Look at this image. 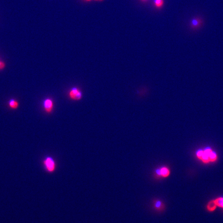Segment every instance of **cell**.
I'll list each match as a JSON object with an SVG mask.
<instances>
[{
	"label": "cell",
	"mask_w": 223,
	"mask_h": 223,
	"mask_svg": "<svg viewBox=\"0 0 223 223\" xmlns=\"http://www.w3.org/2000/svg\"><path fill=\"white\" fill-rule=\"evenodd\" d=\"M213 151V149L210 147H206L204 149H199L196 152V156L197 158L204 164H209L210 163V155Z\"/></svg>",
	"instance_id": "cell-1"
},
{
	"label": "cell",
	"mask_w": 223,
	"mask_h": 223,
	"mask_svg": "<svg viewBox=\"0 0 223 223\" xmlns=\"http://www.w3.org/2000/svg\"><path fill=\"white\" fill-rule=\"evenodd\" d=\"M42 163L44 169L49 173H53L56 171V163L52 156H47L44 159Z\"/></svg>",
	"instance_id": "cell-2"
},
{
	"label": "cell",
	"mask_w": 223,
	"mask_h": 223,
	"mask_svg": "<svg viewBox=\"0 0 223 223\" xmlns=\"http://www.w3.org/2000/svg\"><path fill=\"white\" fill-rule=\"evenodd\" d=\"M69 98L73 101H79L83 98V93L80 88L73 87L72 88L68 93Z\"/></svg>",
	"instance_id": "cell-3"
},
{
	"label": "cell",
	"mask_w": 223,
	"mask_h": 223,
	"mask_svg": "<svg viewBox=\"0 0 223 223\" xmlns=\"http://www.w3.org/2000/svg\"><path fill=\"white\" fill-rule=\"evenodd\" d=\"M170 174V171L169 168L167 166H162L157 168L155 172V176L157 178H166L169 177Z\"/></svg>",
	"instance_id": "cell-4"
},
{
	"label": "cell",
	"mask_w": 223,
	"mask_h": 223,
	"mask_svg": "<svg viewBox=\"0 0 223 223\" xmlns=\"http://www.w3.org/2000/svg\"><path fill=\"white\" fill-rule=\"evenodd\" d=\"M203 20L202 18L195 17L191 19L190 22V27L193 30H196L199 29L203 25Z\"/></svg>",
	"instance_id": "cell-5"
},
{
	"label": "cell",
	"mask_w": 223,
	"mask_h": 223,
	"mask_svg": "<svg viewBox=\"0 0 223 223\" xmlns=\"http://www.w3.org/2000/svg\"><path fill=\"white\" fill-rule=\"evenodd\" d=\"M153 207L154 210L158 212H162L165 209L164 202L159 199H154L153 202Z\"/></svg>",
	"instance_id": "cell-6"
},
{
	"label": "cell",
	"mask_w": 223,
	"mask_h": 223,
	"mask_svg": "<svg viewBox=\"0 0 223 223\" xmlns=\"http://www.w3.org/2000/svg\"><path fill=\"white\" fill-rule=\"evenodd\" d=\"M44 110L47 113H51L52 111L53 110V101L51 99H50V98L46 99L44 101Z\"/></svg>",
	"instance_id": "cell-7"
},
{
	"label": "cell",
	"mask_w": 223,
	"mask_h": 223,
	"mask_svg": "<svg viewBox=\"0 0 223 223\" xmlns=\"http://www.w3.org/2000/svg\"><path fill=\"white\" fill-rule=\"evenodd\" d=\"M217 208V206L216 203L214 202L213 199L210 200L208 202V204L207 205V209L208 211L213 212L216 210Z\"/></svg>",
	"instance_id": "cell-8"
},
{
	"label": "cell",
	"mask_w": 223,
	"mask_h": 223,
	"mask_svg": "<svg viewBox=\"0 0 223 223\" xmlns=\"http://www.w3.org/2000/svg\"><path fill=\"white\" fill-rule=\"evenodd\" d=\"M213 200L217 207L223 209V197H219L213 199Z\"/></svg>",
	"instance_id": "cell-9"
},
{
	"label": "cell",
	"mask_w": 223,
	"mask_h": 223,
	"mask_svg": "<svg viewBox=\"0 0 223 223\" xmlns=\"http://www.w3.org/2000/svg\"><path fill=\"white\" fill-rule=\"evenodd\" d=\"M9 106L10 108L13 109H17L18 107L19 106V103L15 99H11L9 101Z\"/></svg>",
	"instance_id": "cell-10"
},
{
	"label": "cell",
	"mask_w": 223,
	"mask_h": 223,
	"mask_svg": "<svg viewBox=\"0 0 223 223\" xmlns=\"http://www.w3.org/2000/svg\"><path fill=\"white\" fill-rule=\"evenodd\" d=\"M154 5L157 8H161L164 5V0H154Z\"/></svg>",
	"instance_id": "cell-11"
},
{
	"label": "cell",
	"mask_w": 223,
	"mask_h": 223,
	"mask_svg": "<svg viewBox=\"0 0 223 223\" xmlns=\"http://www.w3.org/2000/svg\"><path fill=\"white\" fill-rule=\"evenodd\" d=\"M5 63H4L3 61H0V70L3 69L5 68Z\"/></svg>",
	"instance_id": "cell-12"
},
{
	"label": "cell",
	"mask_w": 223,
	"mask_h": 223,
	"mask_svg": "<svg viewBox=\"0 0 223 223\" xmlns=\"http://www.w3.org/2000/svg\"><path fill=\"white\" fill-rule=\"evenodd\" d=\"M141 1L143 2H146V1H147V0H141Z\"/></svg>",
	"instance_id": "cell-13"
},
{
	"label": "cell",
	"mask_w": 223,
	"mask_h": 223,
	"mask_svg": "<svg viewBox=\"0 0 223 223\" xmlns=\"http://www.w3.org/2000/svg\"><path fill=\"white\" fill-rule=\"evenodd\" d=\"M86 1H90V0H86ZM96 1H98V0H96ZM100 1H102V0H100Z\"/></svg>",
	"instance_id": "cell-14"
}]
</instances>
